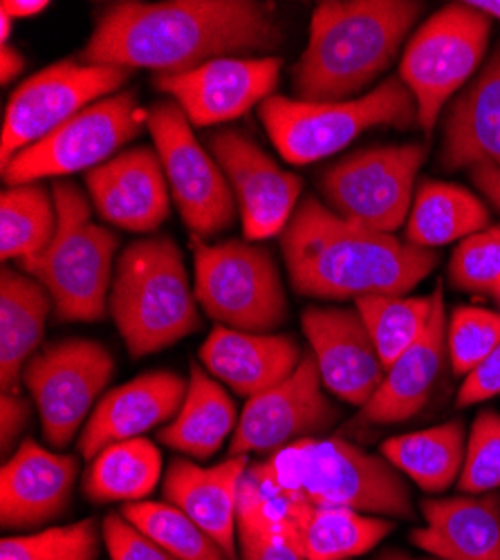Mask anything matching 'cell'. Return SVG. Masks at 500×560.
Masks as SVG:
<instances>
[{
	"label": "cell",
	"instance_id": "1",
	"mask_svg": "<svg viewBox=\"0 0 500 560\" xmlns=\"http://www.w3.org/2000/svg\"><path fill=\"white\" fill-rule=\"evenodd\" d=\"M281 40L275 10L254 0H124L102 10L81 59L182 74L213 59L275 50Z\"/></svg>",
	"mask_w": 500,
	"mask_h": 560
},
{
	"label": "cell",
	"instance_id": "2",
	"mask_svg": "<svg viewBox=\"0 0 500 560\" xmlns=\"http://www.w3.org/2000/svg\"><path fill=\"white\" fill-rule=\"evenodd\" d=\"M281 249L294 292L322 301L404 296L440 262L438 252L344 220L312 196L283 229Z\"/></svg>",
	"mask_w": 500,
	"mask_h": 560
},
{
	"label": "cell",
	"instance_id": "3",
	"mask_svg": "<svg viewBox=\"0 0 500 560\" xmlns=\"http://www.w3.org/2000/svg\"><path fill=\"white\" fill-rule=\"evenodd\" d=\"M425 12L408 0H335L312 12L310 40L292 70L299 102H350L395 61Z\"/></svg>",
	"mask_w": 500,
	"mask_h": 560
},
{
	"label": "cell",
	"instance_id": "4",
	"mask_svg": "<svg viewBox=\"0 0 500 560\" xmlns=\"http://www.w3.org/2000/svg\"><path fill=\"white\" fill-rule=\"evenodd\" d=\"M245 476L267 495L416 521L411 491L395 466L341 438L296 442L249 464Z\"/></svg>",
	"mask_w": 500,
	"mask_h": 560
},
{
	"label": "cell",
	"instance_id": "5",
	"mask_svg": "<svg viewBox=\"0 0 500 560\" xmlns=\"http://www.w3.org/2000/svg\"><path fill=\"white\" fill-rule=\"evenodd\" d=\"M108 310L132 359L155 354L202 328L185 256L175 241L153 236L124 249Z\"/></svg>",
	"mask_w": 500,
	"mask_h": 560
},
{
	"label": "cell",
	"instance_id": "6",
	"mask_svg": "<svg viewBox=\"0 0 500 560\" xmlns=\"http://www.w3.org/2000/svg\"><path fill=\"white\" fill-rule=\"evenodd\" d=\"M53 196L59 213L55 238L38 256L21 260V267L48 290L59 320H102L119 238L93 222L90 202L74 182H55Z\"/></svg>",
	"mask_w": 500,
	"mask_h": 560
},
{
	"label": "cell",
	"instance_id": "7",
	"mask_svg": "<svg viewBox=\"0 0 500 560\" xmlns=\"http://www.w3.org/2000/svg\"><path fill=\"white\" fill-rule=\"evenodd\" d=\"M258 115L271 144L294 166L326 160L371 128L406 130L420 124L416 97L399 77L382 81L369 95L350 102L312 104L271 95L258 106Z\"/></svg>",
	"mask_w": 500,
	"mask_h": 560
},
{
	"label": "cell",
	"instance_id": "8",
	"mask_svg": "<svg viewBox=\"0 0 500 560\" xmlns=\"http://www.w3.org/2000/svg\"><path fill=\"white\" fill-rule=\"evenodd\" d=\"M198 305L222 328L269 335L290 316L288 296L271 254L254 243L218 245L191 236Z\"/></svg>",
	"mask_w": 500,
	"mask_h": 560
},
{
	"label": "cell",
	"instance_id": "9",
	"mask_svg": "<svg viewBox=\"0 0 500 560\" xmlns=\"http://www.w3.org/2000/svg\"><path fill=\"white\" fill-rule=\"evenodd\" d=\"M491 36V19L472 3L435 12L406 43L399 79L418 104L420 128L431 135L442 108L482 68Z\"/></svg>",
	"mask_w": 500,
	"mask_h": 560
},
{
	"label": "cell",
	"instance_id": "10",
	"mask_svg": "<svg viewBox=\"0 0 500 560\" xmlns=\"http://www.w3.org/2000/svg\"><path fill=\"white\" fill-rule=\"evenodd\" d=\"M149 124V110L140 108L132 90L117 92L83 108L40 142L23 149L3 166L8 186L32 184L45 177H61L93 171L132 142Z\"/></svg>",
	"mask_w": 500,
	"mask_h": 560
},
{
	"label": "cell",
	"instance_id": "11",
	"mask_svg": "<svg viewBox=\"0 0 500 560\" xmlns=\"http://www.w3.org/2000/svg\"><path fill=\"white\" fill-rule=\"evenodd\" d=\"M425 160V144L361 149L324 171L322 194L339 218L393 233L411 213L414 184Z\"/></svg>",
	"mask_w": 500,
	"mask_h": 560
},
{
	"label": "cell",
	"instance_id": "12",
	"mask_svg": "<svg viewBox=\"0 0 500 560\" xmlns=\"http://www.w3.org/2000/svg\"><path fill=\"white\" fill-rule=\"evenodd\" d=\"M160 153L175 207L191 236L211 238L236 222L239 205L222 168L191 132L189 117L173 100L149 108L147 124Z\"/></svg>",
	"mask_w": 500,
	"mask_h": 560
},
{
	"label": "cell",
	"instance_id": "13",
	"mask_svg": "<svg viewBox=\"0 0 500 560\" xmlns=\"http://www.w3.org/2000/svg\"><path fill=\"white\" fill-rule=\"evenodd\" d=\"M113 375L115 359L100 341L63 339L43 346L27 361L23 384L38 408L45 442L68 446Z\"/></svg>",
	"mask_w": 500,
	"mask_h": 560
},
{
	"label": "cell",
	"instance_id": "14",
	"mask_svg": "<svg viewBox=\"0 0 500 560\" xmlns=\"http://www.w3.org/2000/svg\"><path fill=\"white\" fill-rule=\"evenodd\" d=\"M132 70L88 66L63 59L23 81L8 102L3 117L0 164H8L23 149L40 142L83 108L117 95Z\"/></svg>",
	"mask_w": 500,
	"mask_h": 560
},
{
	"label": "cell",
	"instance_id": "15",
	"mask_svg": "<svg viewBox=\"0 0 500 560\" xmlns=\"http://www.w3.org/2000/svg\"><path fill=\"white\" fill-rule=\"evenodd\" d=\"M341 410L324 393L312 352L283 384L247 399L234 431L230 455H275L303 440H319L335 429Z\"/></svg>",
	"mask_w": 500,
	"mask_h": 560
},
{
	"label": "cell",
	"instance_id": "16",
	"mask_svg": "<svg viewBox=\"0 0 500 560\" xmlns=\"http://www.w3.org/2000/svg\"><path fill=\"white\" fill-rule=\"evenodd\" d=\"M209 149L232 186L247 241L281 236L299 207L303 179L283 171L249 135L236 128L209 135Z\"/></svg>",
	"mask_w": 500,
	"mask_h": 560
},
{
	"label": "cell",
	"instance_id": "17",
	"mask_svg": "<svg viewBox=\"0 0 500 560\" xmlns=\"http://www.w3.org/2000/svg\"><path fill=\"white\" fill-rule=\"evenodd\" d=\"M281 61L275 57H222L182 74H155V88L185 110L194 126H213L243 117L271 97Z\"/></svg>",
	"mask_w": 500,
	"mask_h": 560
},
{
	"label": "cell",
	"instance_id": "18",
	"mask_svg": "<svg viewBox=\"0 0 500 560\" xmlns=\"http://www.w3.org/2000/svg\"><path fill=\"white\" fill-rule=\"evenodd\" d=\"M324 386L346 404L367 406L386 368L357 307H310L301 316Z\"/></svg>",
	"mask_w": 500,
	"mask_h": 560
},
{
	"label": "cell",
	"instance_id": "19",
	"mask_svg": "<svg viewBox=\"0 0 500 560\" xmlns=\"http://www.w3.org/2000/svg\"><path fill=\"white\" fill-rule=\"evenodd\" d=\"M433 312L422 337L388 370L380 390L357 415V427H393L418 417L433 399L449 363L446 307L442 283L435 285Z\"/></svg>",
	"mask_w": 500,
	"mask_h": 560
},
{
	"label": "cell",
	"instance_id": "20",
	"mask_svg": "<svg viewBox=\"0 0 500 560\" xmlns=\"http://www.w3.org/2000/svg\"><path fill=\"white\" fill-rule=\"evenodd\" d=\"M83 179L102 220L119 229L149 233L168 218V182L160 153L151 147L121 151Z\"/></svg>",
	"mask_w": 500,
	"mask_h": 560
},
{
	"label": "cell",
	"instance_id": "21",
	"mask_svg": "<svg viewBox=\"0 0 500 560\" xmlns=\"http://www.w3.org/2000/svg\"><path fill=\"white\" fill-rule=\"evenodd\" d=\"M79 459L25 440L0 471V523L36 529L61 518L70 506Z\"/></svg>",
	"mask_w": 500,
	"mask_h": 560
},
{
	"label": "cell",
	"instance_id": "22",
	"mask_svg": "<svg viewBox=\"0 0 500 560\" xmlns=\"http://www.w3.org/2000/svg\"><path fill=\"white\" fill-rule=\"evenodd\" d=\"M189 384L175 372L158 370L113 388L97 404L77 442L85 459H95L106 446L142 438L175 419Z\"/></svg>",
	"mask_w": 500,
	"mask_h": 560
},
{
	"label": "cell",
	"instance_id": "23",
	"mask_svg": "<svg viewBox=\"0 0 500 560\" xmlns=\"http://www.w3.org/2000/svg\"><path fill=\"white\" fill-rule=\"evenodd\" d=\"M247 469V455H230L209 469L177 457L168 464L162 487L166 502L185 511L230 560H243L239 545V500Z\"/></svg>",
	"mask_w": 500,
	"mask_h": 560
},
{
	"label": "cell",
	"instance_id": "24",
	"mask_svg": "<svg viewBox=\"0 0 500 560\" xmlns=\"http://www.w3.org/2000/svg\"><path fill=\"white\" fill-rule=\"evenodd\" d=\"M438 164L444 171L478 164L500 168V43L461 95L451 100Z\"/></svg>",
	"mask_w": 500,
	"mask_h": 560
},
{
	"label": "cell",
	"instance_id": "25",
	"mask_svg": "<svg viewBox=\"0 0 500 560\" xmlns=\"http://www.w3.org/2000/svg\"><path fill=\"white\" fill-rule=\"evenodd\" d=\"M303 354L288 335H252L218 325L200 348L205 370L236 395L252 399L283 384Z\"/></svg>",
	"mask_w": 500,
	"mask_h": 560
},
{
	"label": "cell",
	"instance_id": "26",
	"mask_svg": "<svg viewBox=\"0 0 500 560\" xmlns=\"http://www.w3.org/2000/svg\"><path fill=\"white\" fill-rule=\"evenodd\" d=\"M411 542L440 560H500V493L422 500Z\"/></svg>",
	"mask_w": 500,
	"mask_h": 560
},
{
	"label": "cell",
	"instance_id": "27",
	"mask_svg": "<svg viewBox=\"0 0 500 560\" xmlns=\"http://www.w3.org/2000/svg\"><path fill=\"white\" fill-rule=\"evenodd\" d=\"M260 495L288 523L307 560H352L371 551L393 532L391 521L369 513L344 506H316L263 491Z\"/></svg>",
	"mask_w": 500,
	"mask_h": 560
},
{
	"label": "cell",
	"instance_id": "28",
	"mask_svg": "<svg viewBox=\"0 0 500 560\" xmlns=\"http://www.w3.org/2000/svg\"><path fill=\"white\" fill-rule=\"evenodd\" d=\"M55 307L36 278L3 269L0 278V393L19 395L27 361L40 350L45 320Z\"/></svg>",
	"mask_w": 500,
	"mask_h": 560
},
{
	"label": "cell",
	"instance_id": "29",
	"mask_svg": "<svg viewBox=\"0 0 500 560\" xmlns=\"http://www.w3.org/2000/svg\"><path fill=\"white\" fill-rule=\"evenodd\" d=\"M239 410L230 397L200 363H191L189 390L173 422L158 438L168 448L194 459H209L239 427Z\"/></svg>",
	"mask_w": 500,
	"mask_h": 560
},
{
	"label": "cell",
	"instance_id": "30",
	"mask_svg": "<svg viewBox=\"0 0 500 560\" xmlns=\"http://www.w3.org/2000/svg\"><path fill=\"white\" fill-rule=\"evenodd\" d=\"M489 222L491 213L487 205L465 186L425 179L408 213L404 241L435 252V247L474 236L491 226Z\"/></svg>",
	"mask_w": 500,
	"mask_h": 560
},
{
	"label": "cell",
	"instance_id": "31",
	"mask_svg": "<svg viewBox=\"0 0 500 560\" xmlns=\"http://www.w3.org/2000/svg\"><path fill=\"white\" fill-rule=\"evenodd\" d=\"M467 453L465 424L453 422L391 438L382 444V455L395 469L414 480L427 493H442L461 480Z\"/></svg>",
	"mask_w": 500,
	"mask_h": 560
},
{
	"label": "cell",
	"instance_id": "32",
	"mask_svg": "<svg viewBox=\"0 0 500 560\" xmlns=\"http://www.w3.org/2000/svg\"><path fill=\"white\" fill-rule=\"evenodd\" d=\"M162 478V453L147 440L135 438L106 446L83 476V495L95 502H142Z\"/></svg>",
	"mask_w": 500,
	"mask_h": 560
},
{
	"label": "cell",
	"instance_id": "33",
	"mask_svg": "<svg viewBox=\"0 0 500 560\" xmlns=\"http://www.w3.org/2000/svg\"><path fill=\"white\" fill-rule=\"evenodd\" d=\"M57 224L53 189L40 182L5 186L0 196V256L19 262L38 256L53 243Z\"/></svg>",
	"mask_w": 500,
	"mask_h": 560
},
{
	"label": "cell",
	"instance_id": "34",
	"mask_svg": "<svg viewBox=\"0 0 500 560\" xmlns=\"http://www.w3.org/2000/svg\"><path fill=\"white\" fill-rule=\"evenodd\" d=\"M388 370L425 332L433 312L431 296H367L354 301Z\"/></svg>",
	"mask_w": 500,
	"mask_h": 560
},
{
	"label": "cell",
	"instance_id": "35",
	"mask_svg": "<svg viewBox=\"0 0 500 560\" xmlns=\"http://www.w3.org/2000/svg\"><path fill=\"white\" fill-rule=\"evenodd\" d=\"M121 516L175 560H230L209 534L171 502H130L121 509Z\"/></svg>",
	"mask_w": 500,
	"mask_h": 560
},
{
	"label": "cell",
	"instance_id": "36",
	"mask_svg": "<svg viewBox=\"0 0 500 560\" xmlns=\"http://www.w3.org/2000/svg\"><path fill=\"white\" fill-rule=\"evenodd\" d=\"M239 545L243 560H307L288 523L247 476L239 500Z\"/></svg>",
	"mask_w": 500,
	"mask_h": 560
},
{
	"label": "cell",
	"instance_id": "37",
	"mask_svg": "<svg viewBox=\"0 0 500 560\" xmlns=\"http://www.w3.org/2000/svg\"><path fill=\"white\" fill-rule=\"evenodd\" d=\"M100 532L93 518L68 527H50L0 542V560H97Z\"/></svg>",
	"mask_w": 500,
	"mask_h": 560
},
{
	"label": "cell",
	"instance_id": "38",
	"mask_svg": "<svg viewBox=\"0 0 500 560\" xmlns=\"http://www.w3.org/2000/svg\"><path fill=\"white\" fill-rule=\"evenodd\" d=\"M449 283L472 294H487L500 305V224L458 243L449 260Z\"/></svg>",
	"mask_w": 500,
	"mask_h": 560
},
{
	"label": "cell",
	"instance_id": "39",
	"mask_svg": "<svg viewBox=\"0 0 500 560\" xmlns=\"http://www.w3.org/2000/svg\"><path fill=\"white\" fill-rule=\"evenodd\" d=\"M449 363L456 377H467L500 346V312L456 307L446 330Z\"/></svg>",
	"mask_w": 500,
	"mask_h": 560
},
{
	"label": "cell",
	"instance_id": "40",
	"mask_svg": "<svg viewBox=\"0 0 500 560\" xmlns=\"http://www.w3.org/2000/svg\"><path fill=\"white\" fill-rule=\"evenodd\" d=\"M458 489L472 495L500 489V412H478L467 438V453Z\"/></svg>",
	"mask_w": 500,
	"mask_h": 560
},
{
	"label": "cell",
	"instance_id": "41",
	"mask_svg": "<svg viewBox=\"0 0 500 560\" xmlns=\"http://www.w3.org/2000/svg\"><path fill=\"white\" fill-rule=\"evenodd\" d=\"M102 538L111 560H175L162 545L126 521L121 513H108L104 518Z\"/></svg>",
	"mask_w": 500,
	"mask_h": 560
},
{
	"label": "cell",
	"instance_id": "42",
	"mask_svg": "<svg viewBox=\"0 0 500 560\" xmlns=\"http://www.w3.org/2000/svg\"><path fill=\"white\" fill-rule=\"evenodd\" d=\"M500 395V346L465 377L458 390V406H474Z\"/></svg>",
	"mask_w": 500,
	"mask_h": 560
},
{
	"label": "cell",
	"instance_id": "43",
	"mask_svg": "<svg viewBox=\"0 0 500 560\" xmlns=\"http://www.w3.org/2000/svg\"><path fill=\"white\" fill-rule=\"evenodd\" d=\"M32 406L21 395L0 397V448L3 455H10L12 446L19 442L21 433L30 424Z\"/></svg>",
	"mask_w": 500,
	"mask_h": 560
},
{
	"label": "cell",
	"instance_id": "44",
	"mask_svg": "<svg viewBox=\"0 0 500 560\" xmlns=\"http://www.w3.org/2000/svg\"><path fill=\"white\" fill-rule=\"evenodd\" d=\"M469 175H472V182L476 184V189L487 198V202L500 215V168L489 164H478L469 168Z\"/></svg>",
	"mask_w": 500,
	"mask_h": 560
},
{
	"label": "cell",
	"instance_id": "45",
	"mask_svg": "<svg viewBox=\"0 0 500 560\" xmlns=\"http://www.w3.org/2000/svg\"><path fill=\"white\" fill-rule=\"evenodd\" d=\"M48 8L50 3H45V0H3V3H0V12L8 14L12 21L32 19Z\"/></svg>",
	"mask_w": 500,
	"mask_h": 560
},
{
	"label": "cell",
	"instance_id": "46",
	"mask_svg": "<svg viewBox=\"0 0 500 560\" xmlns=\"http://www.w3.org/2000/svg\"><path fill=\"white\" fill-rule=\"evenodd\" d=\"M25 68V59L23 55L12 48V45H3V50H0V83L8 85L12 79H16Z\"/></svg>",
	"mask_w": 500,
	"mask_h": 560
},
{
	"label": "cell",
	"instance_id": "47",
	"mask_svg": "<svg viewBox=\"0 0 500 560\" xmlns=\"http://www.w3.org/2000/svg\"><path fill=\"white\" fill-rule=\"evenodd\" d=\"M472 5L491 21H500V0H472Z\"/></svg>",
	"mask_w": 500,
	"mask_h": 560
},
{
	"label": "cell",
	"instance_id": "48",
	"mask_svg": "<svg viewBox=\"0 0 500 560\" xmlns=\"http://www.w3.org/2000/svg\"><path fill=\"white\" fill-rule=\"evenodd\" d=\"M375 560H440V558H416V556H408L399 549H384Z\"/></svg>",
	"mask_w": 500,
	"mask_h": 560
},
{
	"label": "cell",
	"instance_id": "49",
	"mask_svg": "<svg viewBox=\"0 0 500 560\" xmlns=\"http://www.w3.org/2000/svg\"><path fill=\"white\" fill-rule=\"evenodd\" d=\"M0 25H3V27H0V32H3V34H0V36H3V45H8L10 43V32H12V19L0 12Z\"/></svg>",
	"mask_w": 500,
	"mask_h": 560
}]
</instances>
